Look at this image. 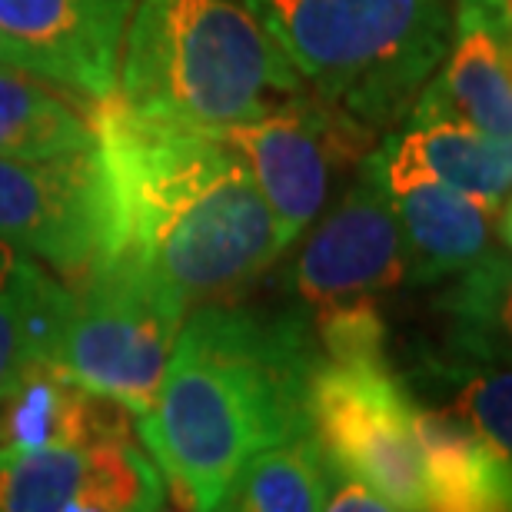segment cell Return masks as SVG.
I'll return each instance as SVG.
<instances>
[{"label":"cell","instance_id":"44dd1931","mask_svg":"<svg viewBox=\"0 0 512 512\" xmlns=\"http://www.w3.org/2000/svg\"><path fill=\"white\" fill-rule=\"evenodd\" d=\"M160 512H170V509H167V506H160Z\"/></svg>","mask_w":512,"mask_h":512},{"label":"cell","instance_id":"7a4b0ae2","mask_svg":"<svg viewBox=\"0 0 512 512\" xmlns=\"http://www.w3.org/2000/svg\"><path fill=\"white\" fill-rule=\"evenodd\" d=\"M94 153L110 210L107 250H133L190 310L233 300L283 256L260 187L220 137L147 124L104 100Z\"/></svg>","mask_w":512,"mask_h":512},{"label":"cell","instance_id":"e0dca14e","mask_svg":"<svg viewBox=\"0 0 512 512\" xmlns=\"http://www.w3.org/2000/svg\"><path fill=\"white\" fill-rule=\"evenodd\" d=\"M67 94L27 70H0V157L54 160L94 150V120Z\"/></svg>","mask_w":512,"mask_h":512},{"label":"cell","instance_id":"ba28073f","mask_svg":"<svg viewBox=\"0 0 512 512\" xmlns=\"http://www.w3.org/2000/svg\"><path fill=\"white\" fill-rule=\"evenodd\" d=\"M406 280V250L383 183L380 147L353 170V183L313 220L293 263V293L310 323L346 313H376Z\"/></svg>","mask_w":512,"mask_h":512},{"label":"cell","instance_id":"9a60e30c","mask_svg":"<svg viewBox=\"0 0 512 512\" xmlns=\"http://www.w3.org/2000/svg\"><path fill=\"white\" fill-rule=\"evenodd\" d=\"M386 163L416 170L479 200L493 217L509 223L512 150L453 117L409 114L406 127L380 143Z\"/></svg>","mask_w":512,"mask_h":512},{"label":"cell","instance_id":"4fadbf2b","mask_svg":"<svg viewBox=\"0 0 512 512\" xmlns=\"http://www.w3.org/2000/svg\"><path fill=\"white\" fill-rule=\"evenodd\" d=\"M383 183L403 233L406 280L429 286L453 280L486 256L509 250V223L493 217L483 203L416 170L383 160Z\"/></svg>","mask_w":512,"mask_h":512},{"label":"cell","instance_id":"ac0fdd59","mask_svg":"<svg viewBox=\"0 0 512 512\" xmlns=\"http://www.w3.org/2000/svg\"><path fill=\"white\" fill-rule=\"evenodd\" d=\"M330 459L313 433L253 456L213 512H323Z\"/></svg>","mask_w":512,"mask_h":512},{"label":"cell","instance_id":"ffe728a7","mask_svg":"<svg viewBox=\"0 0 512 512\" xmlns=\"http://www.w3.org/2000/svg\"><path fill=\"white\" fill-rule=\"evenodd\" d=\"M0 70H27V60H24V54L10 44V40L0 34ZM30 74V70H27Z\"/></svg>","mask_w":512,"mask_h":512},{"label":"cell","instance_id":"30bf717a","mask_svg":"<svg viewBox=\"0 0 512 512\" xmlns=\"http://www.w3.org/2000/svg\"><path fill=\"white\" fill-rule=\"evenodd\" d=\"M0 243L77 276L110 247V210L97 153L54 160L0 157Z\"/></svg>","mask_w":512,"mask_h":512},{"label":"cell","instance_id":"9c48e42d","mask_svg":"<svg viewBox=\"0 0 512 512\" xmlns=\"http://www.w3.org/2000/svg\"><path fill=\"white\" fill-rule=\"evenodd\" d=\"M157 463L130 429L0 449V512H160Z\"/></svg>","mask_w":512,"mask_h":512},{"label":"cell","instance_id":"5b68a950","mask_svg":"<svg viewBox=\"0 0 512 512\" xmlns=\"http://www.w3.org/2000/svg\"><path fill=\"white\" fill-rule=\"evenodd\" d=\"M190 306L133 250L97 253L70 286L57 370L130 416L153 406Z\"/></svg>","mask_w":512,"mask_h":512},{"label":"cell","instance_id":"6da1fadb","mask_svg":"<svg viewBox=\"0 0 512 512\" xmlns=\"http://www.w3.org/2000/svg\"><path fill=\"white\" fill-rule=\"evenodd\" d=\"M323 353L303 310L200 303L183 316L133 433L190 512H213L253 456L310 433Z\"/></svg>","mask_w":512,"mask_h":512},{"label":"cell","instance_id":"277c9868","mask_svg":"<svg viewBox=\"0 0 512 512\" xmlns=\"http://www.w3.org/2000/svg\"><path fill=\"white\" fill-rule=\"evenodd\" d=\"M313 97L380 133L413 110L453 37L449 0H243Z\"/></svg>","mask_w":512,"mask_h":512},{"label":"cell","instance_id":"52a82bcc","mask_svg":"<svg viewBox=\"0 0 512 512\" xmlns=\"http://www.w3.org/2000/svg\"><path fill=\"white\" fill-rule=\"evenodd\" d=\"M220 140L247 163L286 253L326 210L336 183L373 150L376 133L303 90L256 120L223 130Z\"/></svg>","mask_w":512,"mask_h":512},{"label":"cell","instance_id":"2e32d148","mask_svg":"<svg viewBox=\"0 0 512 512\" xmlns=\"http://www.w3.org/2000/svg\"><path fill=\"white\" fill-rule=\"evenodd\" d=\"M416 439L426 459V512H512V456L413 396Z\"/></svg>","mask_w":512,"mask_h":512},{"label":"cell","instance_id":"d6986e66","mask_svg":"<svg viewBox=\"0 0 512 512\" xmlns=\"http://www.w3.org/2000/svg\"><path fill=\"white\" fill-rule=\"evenodd\" d=\"M323 512H396V509L386 506L380 496L370 493V489L360 486L356 479L340 473V469L330 463V473H326Z\"/></svg>","mask_w":512,"mask_h":512},{"label":"cell","instance_id":"5bb4252c","mask_svg":"<svg viewBox=\"0 0 512 512\" xmlns=\"http://www.w3.org/2000/svg\"><path fill=\"white\" fill-rule=\"evenodd\" d=\"M70 286L30 253L0 243V406L30 376L57 370Z\"/></svg>","mask_w":512,"mask_h":512},{"label":"cell","instance_id":"8992f818","mask_svg":"<svg viewBox=\"0 0 512 512\" xmlns=\"http://www.w3.org/2000/svg\"><path fill=\"white\" fill-rule=\"evenodd\" d=\"M413 393L389 363H320L310 433L326 459L396 512H426L429 479Z\"/></svg>","mask_w":512,"mask_h":512},{"label":"cell","instance_id":"7c38bea8","mask_svg":"<svg viewBox=\"0 0 512 512\" xmlns=\"http://www.w3.org/2000/svg\"><path fill=\"white\" fill-rule=\"evenodd\" d=\"M509 20V0H456L449 50L409 114L453 117L499 143H512Z\"/></svg>","mask_w":512,"mask_h":512},{"label":"cell","instance_id":"3957f363","mask_svg":"<svg viewBox=\"0 0 512 512\" xmlns=\"http://www.w3.org/2000/svg\"><path fill=\"white\" fill-rule=\"evenodd\" d=\"M303 90L243 0H137L110 100L147 124L220 137Z\"/></svg>","mask_w":512,"mask_h":512},{"label":"cell","instance_id":"8fae6325","mask_svg":"<svg viewBox=\"0 0 512 512\" xmlns=\"http://www.w3.org/2000/svg\"><path fill=\"white\" fill-rule=\"evenodd\" d=\"M137 0H0V34L50 84L104 104Z\"/></svg>","mask_w":512,"mask_h":512}]
</instances>
